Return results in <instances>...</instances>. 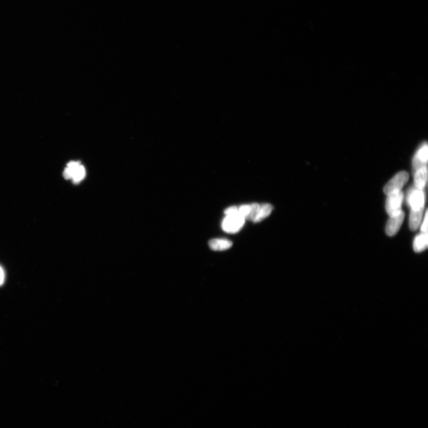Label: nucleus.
Segmentation results:
<instances>
[{"instance_id": "f257e3e1", "label": "nucleus", "mask_w": 428, "mask_h": 428, "mask_svg": "<svg viewBox=\"0 0 428 428\" xmlns=\"http://www.w3.org/2000/svg\"><path fill=\"white\" fill-rule=\"evenodd\" d=\"M85 167L78 161H70L63 172L64 178L67 180H72L75 184L81 182L85 178Z\"/></svg>"}, {"instance_id": "f03ea898", "label": "nucleus", "mask_w": 428, "mask_h": 428, "mask_svg": "<svg viewBox=\"0 0 428 428\" xmlns=\"http://www.w3.org/2000/svg\"><path fill=\"white\" fill-rule=\"evenodd\" d=\"M245 221V219L238 212L227 215L223 220L221 226L224 231L228 234H236L243 227Z\"/></svg>"}, {"instance_id": "7ed1b4c3", "label": "nucleus", "mask_w": 428, "mask_h": 428, "mask_svg": "<svg viewBox=\"0 0 428 428\" xmlns=\"http://www.w3.org/2000/svg\"><path fill=\"white\" fill-rule=\"evenodd\" d=\"M408 174L406 171H401L390 180L384 188V192L388 195L399 192L408 181Z\"/></svg>"}, {"instance_id": "20e7f679", "label": "nucleus", "mask_w": 428, "mask_h": 428, "mask_svg": "<svg viewBox=\"0 0 428 428\" xmlns=\"http://www.w3.org/2000/svg\"><path fill=\"white\" fill-rule=\"evenodd\" d=\"M404 195L402 191L388 195L386 201V211L390 216L395 215L402 211L401 205L403 201Z\"/></svg>"}, {"instance_id": "39448f33", "label": "nucleus", "mask_w": 428, "mask_h": 428, "mask_svg": "<svg viewBox=\"0 0 428 428\" xmlns=\"http://www.w3.org/2000/svg\"><path fill=\"white\" fill-rule=\"evenodd\" d=\"M425 196L423 190L417 189L415 186L409 192L407 201L411 209H422L425 206Z\"/></svg>"}, {"instance_id": "423d86ee", "label": "nucleus", "mask_w": 428, "mask_h": 428, "mask_svg": "<svg viewBox=\"0 0 428 428\" xmlns=\"http://www.w3.org/2000/svg\"><path fill=\"white\" fill-rule=\"evenodd\" d=\"M404 212L403 211L390 216V219L386 223V234L389 236H393L399 231L404 219Z\"/></svg>"}, {"instance_id": "0eeeda50", "label": "nucleus", "mask_w": 428, "mask_h": 428, "mask_svg": "<svg viewBox=\"0 0 428 428\" xmlns=\"http://www.w3.org/2000/svg\"><path fill=\"white\" fill-rule=\"evenodd\" d=\"M427 145L426 143H424L420 146L414 158L413 167H414V172L420 168L427 167Z\"/></svg>"}, {"instance_id": "6e6552de", "label": "nucleus", "mask_w": 428, "mask_h": 428, "mask_svg": "<svg viewBox=\"0 0 428 428\" xmlns=\"http://www.w3.org/2000/svg\"><path fill=\"white\" fill-rule=\"evenodd\" d=\"M210 248L216 251H223L230 249L232 243L226 239H215L209 242Z\"/></svg>"}, {"instance_id": "1a4fd4ad", "label": "nucleus", "mask_w": 428, "mask_h": 428, "mask_svg": "<svg viewBox=\"0 0 428 428\" xmlns=\"http://www.w3.org/2000/svg\"><path fill=\"white\" fill-rule=\"evenodd\" d=\"M415 185L417 189L423 190L427 182V167L419 169L414 172Z\"/></svg>"}, {"instance_id": "9d476101", "label": "nucleus", "mask_w": 428, "mask_h": 428, "mask_svg": "<svg viewBox=\"0 0 428 428\" xmlns=\"http://www.w3.org/2000/svg\"><path fill=\"white\" fill-rule=\"evenodd\" d=\"M424 209H411L410 219H409V226L411 230L415 231L418 228L423 217Z\"/></svg>"}, {"instance_id": "9b49d317", "label": "nucleus", "mask_w": 428, "mask_h": 428, "mask_svg": "<svg viewBox=\"0 0 428 428\" xmlns=\"http://www.w3.org/2000/svg\"><path fill=\"white\" fill-rule=\"evenodd\" d=\"M427 232H422L416 236L414 242V249L415 252H421L427 248Z\"/></svg>"}, {"instance_id": "f8f14e48", "label": "nucleus", "mask_w": 428, "mask_h": 428, "mask_svg": "<svg viewBox=\"0 0 428 428\" xmlns=\"http://www.w3.org/2000/svg\"><path fill=\"white\" fill-rule=\"evenodd\" d=\"M273 206L270 204H265L260 205L257 216L255 217L253 222L255 223L261 222V221L268 217L273 211Z\"/></svg>"}, {"instance_id": "ddd939ff", "label": "nucleus", "mask_w": 428, "mask_h": 428, "mask_svg": "<svg viewBox=\"0 0 428 428\" xmlns=\"http://www.w3.org/2000/svg\"><path fill=\"white\" fill-rule=\"evenodd\" d=\"M427 211H426L425 217L421 227L422 232H427Z\"/></svg>"}, {"instance_id": "4468645a", "label": "nucleus", "mask_w": 428, "mask_h": 428, "mask_svg": "<svg viewBox=\"0 0 428 428\" xmlns=\"http://www.w3.org/2000/svg\"><path fill=\"white\" fill-rule=\"evenodd\" d=\"M238 212V208L237 206H231V207L227 208L224 213L226 215H230Z\"/></svg>"}, {"instance_id": "2eb2a0df", "label": "nucleus", "mask_w": 428, "mask_h": 428, "mask_svg": "<svg viewBox=\"0 0 428 428\" xmlns=\"http://www.w3.org/2000/svg\"><path fill=\"white\" fill-rule=\"evenodd\" d=\"M5 272H4L3 269L2 268V266H0V285H2L5 281Z\"/></svg>"}]
</instances>
